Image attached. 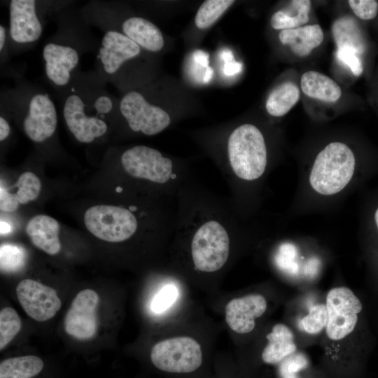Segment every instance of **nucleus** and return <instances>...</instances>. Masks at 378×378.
<instances>
[{
  "label": "nucleus",
  "instance_id": "nucleus-1",
  "mask_svg": "<svg viewBox=\"0 0 378 378\" xmlns=\"http://www.w3.org/2000/svg\"><path fill=\"white\" fill-rule=\"evenodd\" d=\"M355 167V155L346 144L329 143L314 160L309 174L310 186L323 195L337 194L349 184Z\"/></svg>",
  "mask_w": 378,
  "mask_h": 378
},
{
  "label": "nucleus",
  "instance_id": "nucleus-2",
  "mask_svg": "<svg viewBox=\"0 0 378 378\" xmlns=\"http://www.w3.org/2000/svg\"><path fill=\"white\" fill-rule=\"evenodd\" d=\"M231 168L239 178L251 181L260 177L267 166V148L260 130L244 124L231 133L227 143Z\"/></svg>",
  "mask_w": 378,
  "mask_h": 378
},
{
  "label": "nucleus",
  "instance_id": "nucleus-3",
  "mask_svg": "<svg viewBox=\"0 0 378 378\" xmlns=\"http://www.w3.org/2000/svg\"><path fill=\"white\" fill-rule=\"evenodd\" d=\"M190 253L196 270L209 273L221 269L230 253V238L225 227L215 220L202 223L192 236Z\"/></svg>",
  "mask_w": 378,
  "mask_h": 378
},
{
  "label": "nucleus",
  "instance_id": "nucleus-4",
  "mask_svg": "<svg viewBox=\"0 0 378 378\" xmlns=\"http://www.w3.org/2000/svg\"><path fill=\"white\" fill-rule=\"evenodd\" d=\"M94 93L75 90L66 97L63 108L65 123L77 141L89 144L104 136L106 122L94 106Z\"/></svg>",
  "mask_w": 378,
  "mask_h": 378
},
{
  "label": "nucleus",
  "instance_id": "nucleus-5",
  "mask_svg": "<svg viewBox=\"0 0 378 378\" xmlns=\"http://www.w3.org/2000/svg\"><path fill=\"white\" fill-rule=\"evenodd\" d=\"M150 360L161 371L190 373L202 363L200 344L190 337H175L157 342L151 349Z\"/></svg>",
  "mask_w": 378,
  "mask_h": 378
},
{
  "label": "nucleus",
  "instance_id": "nucleus-6",
  "mask_svg": "<svg viewBox=\"0 0 378 378\" xmlns=\"http://www.w3.org/2000/svg\"><path fill=\"white\" fill-rule=\"evenodd\" d=\"M87 229L96 237L108 242H121L136 231L138 223L130 209L113 205H96L85 213Z\"/></svg>",
  "mask_w": 378,
  "mask_h": 378
},
{
  "label": "nucleus",
  "instance_id": "nucleus-7",
  "mask_svg": "<svg viewBox=\"0 0 378 378\" xmlns=\"http://www.w3.org/2000/svg\"><path fill=\"white\" fill-rule=\"evenodd\" d=\"M328 312L326 333L332 340H342L354 330L363 305L354 292L346 287L329 290L326 304Z\"/></svg>",
  "mask_w": 378,
  "mask_h": 378
},
{
  "label": "nucleus",
  "instance_id": "nucleus-8",
  "mask_svg": "<svg viewBox=\"0 0 378 378\" xmlns=\"http://www.w3.org/2000/svg\"><path fill=\"white\" fill-rule=\"evenodd\" d=\"M119 110L132 130L148 136L161 132L171 122L166 111L148 102L136 91L129 92L122 97Z\"/></svg>",
  "mask_w": 378,
  "mask_h": 378
},
{
  "label": "nucleus",
  "instance_id": "nucleus-9",
  "mask_svg": "<svg viewBox=\"0 0 378 378\" xmlns=\"http://www.w3.org/2000/svg\"><path fill=\"white\" fill-rule=\"evenodd\" d=\"M120 162L129 175L157 183H164L174 175L172 160L158 150L146 146H136L126 150Z\"/></svg>",
  "mask_w": 378,
  "mask_h": 378
},
{
  "label": "nucleus",
  "instance_id": "nucleus-10",
  "mask_svg": "<svg viewBox=\"0 0 378 378\" xmlns=\"http://www.w3.org/2000/svg\"><path fill=\"white\" fill-rule=\"evenodd\" d=\"M99 295L94 290L88 288L78 292L64 316L66 333L79 340L92 339L99 328Z\"/></svg>",
  "mask_w": 378,
  "mask_h": 378
},
{
  "label": "nucleus",
  "instance_id": "nucleus-11",
  "mask_svg": "<svg viewBox=\"0 0 378 378\" xmlns=\"http://www.w3.org/2000/svg\"><path fill=\"white\" fill-rule=\"evenodd\" d=\"M21 307L32 319L44 322L53 318L62 306L57 291L33 279L22 280L15 288Z\"/></svg>",
  "mask_w": 378,
  "mask_h": 378
},
{
  "label": "nucleus",
  "instance_id": "nucleus-12",
  "mask_svg": "<svg viewBox=\"0 0 378 378\" xmlns=\"http://www.w3.org/2000/svg\"><path fill=\"white\" fill-rule=\"evenodd\" d=\"M23 129L33 141L41 143L55 133L57 113L54 102L43 92L33 94L27 101Z\"/></svg>",
  "mask_w": 378,
  "mask_h": 378
},
{
  "label": "nucleus",
  "instance_id": "nucleus-13",
  "mask_svg": "<svg viewBox=\"0 0 378 378\" xmlns=\"http://www.w3.org/2000/svg\"><path fill=\"white\" fill-rule=\"evenodd\" d=\"M9 36L18 44L37 41L43 32V25L34 0H12L9 4Z\"/></svg>",
  "mask_w": 378,
  "mask_h": 378
},
{
  "label": "nucleus",
  "instance_id": "nucleus-14",
  "mask_svg": "<svg viewBox=\"0 0 378 378\" xmlns=\"http://www.w3.org/2000/svg\"><path fill=\"white\" fill-rule=\"evenodd\" d=\"M42 55L48 79L55 86H66L79 62L78 50L70 45L50 42L44 46Z\"/></svg>",
  "mask_w": 378,
  "mask_h": 378
},
{
  "label": "nucleus",
  "instance_id": "nucleus-15",
  "mask_svg": "<svg viewBox=\"0 0 378 378\" xmlns=\"http://www.w3.org/2000/svg\"><path fill=\"white\" fill-rule=\"evenodd\" d=\"M140 46L122 32L108 30L99 49V59L105 75L115 74L122 64L139 55Z\"/></svg>",
  "mask_w": 378,
  "mask_h": 378
},
{
  "label": "nucleus",
  "instance_id": "nucleus-16",
  "mask_svg": "<svg viewBox=\"0 0 378 378\" xmlns=\"http://www.w3.org/2000/svg\"><path fill=\"white\" fill-rule=\"evenodd\" d=\"M267 309L263 295L253 293L231 300L225 308L227 325L234 332L246 334L255 326V319L260 317Z\"/></svg>",
  "mask_w": 378,
  "mask_h": 378
},
{
  "label": "nucleus",
  "instance_id": "nucleus-17",
  "mask_svg": "<svg viewBox=\"0 0 378 378\" xmlns=\"http://www.w3.org/2000/svg\"><path fill=\"white\" fill-rule=\"evenodd\" d=\"M26 232L31 243L46 253L53 255L60 251L59 225L53 218L35 216L27 224Z\"/></svg>",
  "mask_w": 378,
  "mask_h": 378
},
{
  "label": "nucleus",
  "instance_id": "nucleus-18",
  "mask_svg": "<svg viewBox=\"0 0 378 378\" xmlns=\"http://www.w3.org/2000/svg\"><path fill=\"white\" fill-rule=\"evenodd\" d=\"M324 38L323 31L318 24H309L297 28L281 30L279 38L283 45L290 47L298 57H306L318 47Z\"/></svg>",
  "mask_w": 378,
  "mask_h": 378
},
{
  "label": "nucleus",
  "instance_id": "nucleus-19",
  "mask_svg": "<svg viewBox=\"0 0 378 378\" xmlns=\"http://www.w3.org/2000/svg\"><path fill=\"white\" fill-rule=\"evenodd\" d=\"M121 26L122 34L144 49L158 52L162 48L163 36L159 28L149 20L131 17L125 20Z\"/></svg>",
  "mask_w": 378,
  "mask_h": 378
},
{
  "label": "nucleus",
  "instance_id": "nucleus-20",
  "mask_svg": "<svg viewBox=\"0 0 378 378\" xmlns=\"http://www.w3.org/2000/svg\"><path fill=\"white\" fill-rule=\"evenodd\" d=\"M267 339V344L261 354L262 361L267 364L281 362L297 349L291 330L282 323L274 325Z\"/></svg>",
  "mask_w": 378,
  "mask_h": 378
},
{
  "label": "nucleus",
  "instance_id": "nucleus-21",
  "mask_svg": "<svg viewBox=\"0 0 378 378\" xmlns=\"http://www.w3.org/2000/svg\"><path fill=\"white\" fill-rule=\"evenodd\" d=\"M300 86L307 97L325 102H335L342 96V90L334 80L316 71L304 72Z\"/></svg>",
  "mask_w": 378,
  "mask_h": 378
},
{
  "label": "nucleus",
  "instance_id": "nucleus-22",
  "mask_svg": "<svg viewBox=\"0 0 378 378\" xmlns=\"http://www.w3.org/2000/svg\"><path fill=\"white\" fill-rule=\"evenodd\" d=\"M332 34L337 48H346L358 55L364 52L365 43L357 22L350 16H342L333 22Z\"/></svg>",
  "mask_w": 378,
  "mask_h": 378
},
{
  "label": "nucleus",
  "instance_id": "nucleus-23",
  "mask_svg": "<svg viewBox=\"0 0 378 378\" xmlns=\"http://www.w3.org/2000/svg\"><path fill=\"white\" fill-rule=\"evenodd\" d=\"M312 2L309 0H293L284 9L275 12L270 20L274 29H290L301 27L309 21Z\"/></svg>",
  "mask_w": 378,
  "mask_h": 378
},
{
  "label": "nucleus",
  "instance_id": "nucleus-24",
  "mask_svg": "<svg viewBox=\"0 0 378 378\" xmlns=\"http://www.w3.org/2000/svg\"><path fill=\"white\" fill-rule=\"evenodd\" d=\"M300 97V89L295 83L284 82L269 94L265 104L267 111L272 116L281 117L298 103Z\"/></svg>",
  "mask_w": 378,
  "mask_h": 378
},
{
  "label": "nucleus",
  "instance_id": "nucleus-25",
  "mask_svg": "<svg viewBox=\"0 0 378 378\" xmlns=\"http://www.w3.org/2000/svg\"><path fill=\"white\" fill-rule=\"evenodd\" d=\"M43 365L42 359L33 355L6 358L0 363V378H32Z\"/></svg>",
  "mask_w": 378,
  "mask_h": 378
},
{
  "label": "nucleus",
  "instance_id": "nucleus-26",
  "mask_svg": "<svg viewBox=\"0 0 378 378\" xmlns=\"http://www.w3.org/2000/svg\"><path fill=\"white\" fill-rule=\"evenodd\" d=\"M17 188L15 193L6 190L9 200L16 206L34 201L39 195L41 183L39 178L32 172H25L18 178L14 186Z\"/></svg>",
  "mask_w": 378,
  "mask_h": 378
},
{
  "label": "nucleus",
  "instance_id": "nucleus-27",
  "mask_svg": "<svg viewBox=\"0 0 378 378\" xmlns=\"http://www.w3.org/2000/svg\"><path fill=\"white\" fill-rule=\"evenodd\" d=\"M232 0H207L199 8L195 22L200 29L211 27L234 3Z\"/></svg>",
  "mask_w": 378,
  "mask_h": 378
},
{
  "label": "nucleus",
  "instance_id": "nucleus-28",
  "mask_svg": "<svg viewBox=\"0 0 378 378\" xmlns=\"http://www.w3.org/2000/svg\"><path fill=\"white\" fill-rule=\"evenodd\" d=\"M21 319L12 307H5L0 312V349L3 350L21 329Z\"/></svg>",
  "mask_w": 378,
  "mask_h": 378
},
{
  "label": "nucleus",
  "instance_id": "nucleus-29",
  "mask_svg": "<svg viewBox=\"0 0 378 378\" xmlns=\"http://www.w3.org/2000/svg\"><path fill=\"white\" fill-rule=\"evenodd\" d=\"M25 251L18 246L3 244L0 248L1 270L13 272L20 270L25 263Z\"/></svg>",
  "mask_w": 378,
  "mask_h": 378
},
{
  "label": "nucleus",
  "instance_id": "nucleus-30",
  "mask_svg": "<svg viewBox=\"0 0 378 378\" xmlns=\"http://www.w3.org/2000/svg\"><path fill=\"white\" fill-rule=\"evenodd\" d=\"M178 289L174 284L164 285L153 297L150 308L157 314L168 310L177 300Z\"/></svg>",
  "mask_w": 378,
  "mask_h": 378
},
{
  "label": "nucleus",
  "instance_id": "nucleus-31",
  "mask_svg": "<svg viewBox=\"0 0 378 378\" xmlns=\"http://www.w3.org/2000/svg\"><path fill=\"white\" fill-rule=\"evenodd\" d=\"M304 330L310 334L321 332L328 323V312L324 304H317L301 321Z\"/></svg>",
  "mask_w": 378,
  "mask_h": 378
},
{
  "label": "nucleus",
  "instance_id": "nucleus-32",
  "mask_svg": "<svg viewBox=\"0 0 378 378\" xmlns=\"http://www.w3.org/2000/svg\"><path fill=\"white\" fill-rule=\"evenodd\" d=\"M348 4L356 17L363 20L374 19L378 12V2L374 0H349Z\"/></svg>",
  "mask_w": 378,
  "mask_h": 378
},
{
  "label": "nucleus",
  "instance_id": "nucleus-33",
  "mask_svg": "<svg viewBox=\"0 0 378 378\" xmlns=\"http://www.w3.org/2000/svg\"><path fill=\"white\" fill-rule=\"evenodd\" d=\"M335 55L340 62L349 68L354 76H358L363 73L362 62L359 55L354 50L346 48H337Z\"/></svg>",
  "mask_w": 378,
  "mask_h": 378
},
{
  "label": "nucleus",
  "instance_id": "nucleus-34",
  "mask_svg": "<svg viewBox=\"0 0 378 378\" xmlns=\"http://www.w3.org/2000/svg\"><path fill=\"white\" fill-rule=\"evenodd\" d=\"M295 247L290 244H284L280 246L279 254L276 258V262L281 269L295 272L298 270L297 265L293 260L296 255Z\"/></svg>",
  "mask_w": 378,
  "mask_h": 378
},
{
  "label": "nucleus",
  "instance_id": "nucleus-35",
  "mask_svg": "<svg viewBox=\"0 0 378 378\" xmlns=\"http://www.w3.org/2000/svg\"><path fill=\"white\" fill-rule=\"evenodd\" d=\"M307 358L301 354L293 356L286 359L281 366V374L284 378H295V372L305 368Z\"/></svg>",
  "mask_w": 378,
  "mask_h": 378
},
{
  "label": "nucleus",
  "instance_id": "nucleus-36",
  "mask_svg": "<svg viewBox=\"0 0 378 378\" xmlns=\"http://www.w3.org/2000/svg\"><path fill=\"white\" fill-rule=\"evenodd\" d=\"M242 69V64L238 62L232 61L225 62L223 66V72L226 76H233L239 73Z\"/></svg>",
  "mask_w": 378,
  "mask_h": 378
},
{
  "label": "nucleus",
  "instance_id": "nucleus-37",
  "mask_svg": "<svg viewBox=\"0 0 378 378\" xmlns=\"http://www.w3.org/2000/svg\"><path fill=\"white\" fill-rule=\"evenodd\" d=\"M194 61L203 67L209 66V54L202 50H195L193 52Z\"/></svg>",
  "mask_w": 378,
  "mask_h": 378
},
{
  "label": "nucleus",
  "instance_id": "nucleus-38",
  "mask_svg": "<svg viewBox=\"0 0 378 378\" xmlns=\"http://www.w3.org/2000/svg\"><path fill=\"white\" fill-rule=\"evenodd\" d=\"M10 125L7 120L1 115L0 116V140L4 141L9 135Z\"/></svg>",
  "mask_w": 378,
  "mask_h": 378
},
{
  "label": "nucleus",
  "instance_id": "nucleus-39",
  "mask_svg": "<svg viewBox=\"0 0 378 378\" xmlns=\"http://www.w3.org/2000/svg\"><path fill=\"white\" fill-rule=\"evenodd\" d=\"M220 57L225 63L234 61V55L229 49H223L220 52Z\"/></svg>",
  "mask_w": 378,
  "mask_h": 378
},
{
  "label": "nucleus",
  "instance_id": "nucleus-40",
  "mask_svg": "<svg viewBox=\"0 0 378 378\" xmlns=\"http://www.w3.org/2000/svg\"><path fill=\"white\" fill-rule=\"evenodd\" d=\"M6 30L3 25L0 26V51L2 53L6 44Z\"/></svg>",
  "mask_w": 378,
  "mask_h": 378
},
{
  "label": "nucleus",
  "instance_id": "nucleus-41",
  "mask_svg": "<svg viewBox=\"0 0 378 378\" xmlns=\"http://www.w3.org/2000/svg\"><path fill=\"white\" fill-rule=\"evenodd\" d=\"M214 74V70L211 66L205 68V72L202 78V81L204 83H208L212 78Z\"/></svg>",
  "mask_w": 378,
  "mask_h": 378
},
{
  "label": "nucleus",
  "instance_id": "nucleus-42",
  "mask_svg": "<svg viewBox=\"0 0 378 378\" xmlns=\"http://www.w3.org/2000/svg\"><path fill=\"white\" fill-rule=\"evenodd\" d=\"M10 231V226L4 221L1 222V233L6 234Z\"/></svg>",
  "mask_w": 378,
  "mask_h": 378
},
{
  "label": "nucleus",
  "instance_id": "nucleus-43",
  "mask_svg": "<svg viewBox=\"0 0 378 378\" xmlns=\"http://www.w3.org/2000/svg\"><path fill=\"white\" fill-rule=\"evenodd\" d=\"M374 220H375V224L377 225V227L378 229V207L376 209L375 213H374Z\"/></svg>",
  "mask_w": 378,
  "mask_h": 378
},
{
  "label": "nucleus",
  "instance_id": "nucleus-44",
  "mask_svg": "<svg viewBox=\"0 0 378 378\" xmlns=\"http://www.w3.org/2000/svg\"><path fill=\"white\" fill-rule=\"evenodd\" d=\"M116 191H118V192H120V191H122V189H121V188H120V187H118V188H116Z\"/></svg>",
  "mask_w": 378,
  "mask_h": 378
}]
</instances>
